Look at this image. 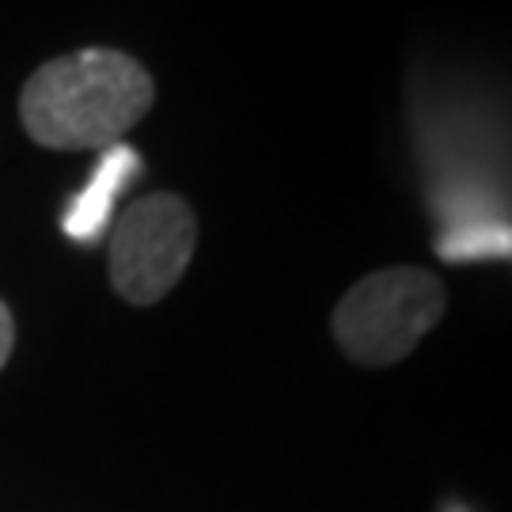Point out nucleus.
<instances>
[{
    "instance_id": "obj_2",
    "label": "nucleus",
    "mask_w": 512,
    "mask_h": 512,
    "mask_svg": "<svg viewBox=\"0 0 512 512\" xmlns=\"http://www.w3.org/2000/svg\"><path fill=\"white\" fill-rule=\"evenodd\" d=\"M444 285L421 266H387L361 277L330 319L334 342L365 368L399 365L444 315Z\"/></svg>"
},
{
    "instance_id": "obj_3",
    "label": "nucleus",
    "mask_w": 512,
    "mask_h": 512,
    "mask_svg": "<svg viewBox=\"0 0 512 512\" xmlns=\"http://www.w3.org/2000/svg\"><path fill=\"white\" fill-rule=\"evenodd\" d=\"M198 247V217L179 194H145L118 217L110 232L107 270L114 293L133 308L160 304Z\"/></svg>"
},
{
    "instance_id": "obj_1",
    "label": "nucleus",
    "mask_w": 512,
    "mask_h": 512,
    "mask_svg": "<svg viewBox=\"0 0 512 512\" xmlns=\"http://www.w3.org/2000/svg\"><path fill=\"white\" fill-rule=\"evenodd\" d=\"M156 103V80L137 57L84 46L50 57L19 92L27 137L54 152H84L122 141Z\"/></svg>"
},
{
    "instance_id": "obj_4",
    "label": "nucleus",
    "mask_w": 512,
    "mask_h": 512,
    "mask_svg": "<svg viewBox=\"0 0 512 512\" xmlns=\"http://www.w3.org/2000/svg\"><path fill=\"white\" fill-rule=\"evenodd\" d=\"M129 167H137V156H129L126 148L110 152L107 164L99 167V175H95V183L80 194V202L73 205V213H69V220H65L69 236L88 239V236H95L103 224H107L110 202H114V190L126 183Z\"/></svg>"
},
{
    "instance_id": "obj_5",
    "label": "nucleus",
    "mask_w": 512,
    "mask_h": 512,
    "mask_svg": "<svg viewBox=\"0 0 512 512\" xmlns=\"http://www.w3.org/2000/svg\"><path fill=\"white\" fill-rule=\"evenodd\" d=\"M12 346H16V323H12V311H8V304L0 300V368L8 365Z\"/></svg>"
},
{
    "instance_id": "obj_6",
    "label": "nucleus",
    "mask_w": 512,
    "mask_h": 512,
    "mask_svg": "<svg viewBox=\"0 0 512 512\" xmlns=\"http://www.w3.org/2000/svg\"><path fill=\"white\" fill-rule=\"evenodd\" d=\"M448 512H459V509H448Z\"/></svg>"
}]
</instances>
